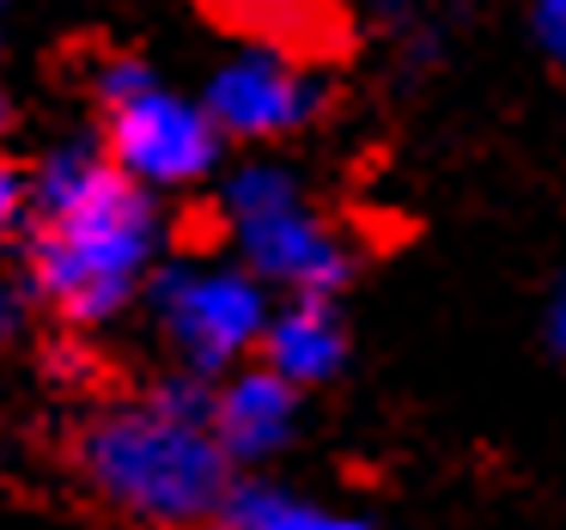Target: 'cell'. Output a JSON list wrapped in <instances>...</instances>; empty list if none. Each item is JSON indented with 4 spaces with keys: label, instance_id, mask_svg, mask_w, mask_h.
Here are the masks:
<instances>
[{
    "label": "cell",
    "instance_id": "4",
    "mask_svg": "<svg viewBox=\"0 0 566 530\" xmlns=\"http://www.w3.org/2000/svg\"><path fill=\"white\" fill-rule=\"evenodd\" d=\"M226 226L238 232L250 269L293 287L298 299H329L347 281L354 257L323 220H311L293 196V177L281 172H244L226 189Z\"/></svg>",
    "mask_w": 566,
    "mask_h": 530
},
{
    "label": "cell",
    "instance_id": "1",
    "mask_svg": "<svg viewBox=\"0 0 566 530\" xmlns=\"http://www.w3.org/2000/svg\"><path fill=\"white\" fill-rule=\"evenodd\" d=\"M159 245L147 189L104 153L62 147L31 177V287L67 323H104L135 299Z\"/></svg>",
    "mask_w": 566,
    "mask_h": 530
},
{
    "label": "cell",
    "instance_id": "14",
    "mask_svg": "<svg viewBox=\"0 0 566 530\" xmlns=\"http://www.w3.org/2000/svg\"><path fill=\"white\" fill-rule=\"evenodd\" d=\"M554 342H560V354H566V299H560V311H554Z\"/></svg>",
    "mask_w": 566,
    "mask_h": 530
},
{
    "label": "cell",
    "instance_id": "13",
    "mask_svg": "<svg viewBox=\"0 0 566 530\" xmlns=\"http://www.w3.org/2000/svg\"><path fill=\"white\" fill-rule=\"evenodd\" d=\"M13 323H19V299H13V287L0 281V342L13 335Z\"/></svg>",
    "mask_w": 566,
    "mask_h": 530
},
{
    "label": "cell",
    "instance_id": "12",
    "mask_svg": "<svg viewBox=\"0 0 566 530\" xmlns=\"http://www.w3.org/2000/svg\"><path fill=\"white\" fill-rule=\"evenodd\" d=\"M25 201H31V189H25V177L13 172V165L0 159V238L19 226V214H25Z\"/></svg>",
    "mask_w": 566,
    "mask_h": 530
},
{
    "label": "cell",
    "instance_id": "7",
    "mask_svg": "<svg viewBox=\"0 0 566 530\" xmlns=\"http://www.w3.org/2000/svg\"><path fill=\"white\" fill-rule=\"evenodd\" d=\"M317 111H323V92L293 62H274V55L232 62L208 92V123H220L226 135H250V141L293 135Z\"/></svg>",
    "mask_w": 566,
    "mask_h": 530
},
{
    "label": "cell",
    "instance_id": "5",
    "mask_svg": "<svg viewBox=\"0 0 566 530\" xmlns=\"http://www.w3.org/2000/svg\"><path fill=\"white\" fill-rule=\"evenodd\" d=\"M159 323L196 372H220L262 335V299L244 274L220 269H171L159 287Z\"/></svg>",
    "mask_w": 566,
    "mask_h": 530
},
{
    "label": "cell",
    "instance_id": "15",
    "mask_svg": "<svg viewBox=\"0 0 566 530\" xmlns=\"http://www.w3.org/2000/svg\"><path fill=\"white\" fill-rule=\"evenodd\" d=\"M0 128H7V98H0Z\"/></svg>",
    "mask_w": 566,
    "mask_h": 530
},
{
    "label": "cell",
    "instance_id": "2",
    "mask_svg": "<svg viewBox=\"0 0 566 530\" xmlns=\"http://www.w3.org/2000/svg\"><path fill=\"white\" fill-rule=\"evenodd\" d=\"M226 464L213 439V391L201 378H165L147 396L111 403L80 420L74 469L111 512L140 524H196L220 518Z\"/></svg>",
    "mask_w": 566,
    "mask_h": 530
},
{
    "label": "cell",
    "instance_id": "10",
    "mask_svg": "<svg viewBox=\"0 0 566 530\" xmlns=\"http://www.w3.org/2000/svg\"><path fill=\"white\" fill-rule=\"evenodd\" d=\"M220 530H366V524L317 512V506L286 500V493H269V488H232L220 506Z\"/></svg>",
    "mask_w": 566,
    "mask_h": 530
},
{
    "label": "cell",
    "instance_id": "6",
    "mask_svg": "<svg viewBox=\"0 0 566 530\" xmlns=\"http://www.w3.org/2000/svg\"><path fill=\"white\" fill-rule=\"evenodd\" d=\"M196 7L220 31L262 43L274 62H293V67L342 62L347 38H354L342 0H196Z\"/></svg>",
    "mask_w": 566,
    "mask_h": 530
},
{
    "label": "cell",
    "instance_id": "8",
    "mask_svg": "<svg viewBox=\"0 0 566 530\" xmlns=\"http://www.w3.org/2000/svg\"><path fill=\"white\" fill-rule=\"evenodd\" d=\"M293 427V384H281L269 366L232 378L213 391V439L226 457H262L286 439Z\"/></svg>",
    "mask_w": 566,
    "mask_h": 530
},
{
    "label": "cell",
    "instance_id": "11",
    "mask_svg": "<svg viewBox=\"0 0 566 530\" xmlns=\"http://www.w3.org/2000/svg\"><path fill=\"white\" fill-rule=\"evenodd\" d=\"M536 43L566 67V0H536Z\"/></svg>",
    "mask_w": 566,
    "mask_h": 530
},
{
    "label": "cell",
    "instance_id": "3",
    "mask_svg": "<svg viewBox=\"0 0 566 530\" xmlns=\"http://www.w3.org/2000/svg\"><path fill=\"white\" fill-rule=\"evenodd\" d=\"M98 98H104V159L128 184H189L213 165L208 111L171 98L140 62H128V55L104 62Z\"/></svg>",
    "mask_w": 566,
    "mask_h": 530
},
{
    "label": "cell",
    "instance_id": "9",
    "mask_svg": "<svg viewBox=\"0 0 566 530\" xmlns=\"http://www.w3.org/2000/svg\"><path fill=\"white\" fill-rule=\"evenodd\" d=\"M262 347H269V372L281 384H317L342 366L347 335H342V318H335L329 299H298L293 311H281L269 323Z\"/></svg>",
    "mask_w": 566,
    "mask_h": 530
}]
</instances>
